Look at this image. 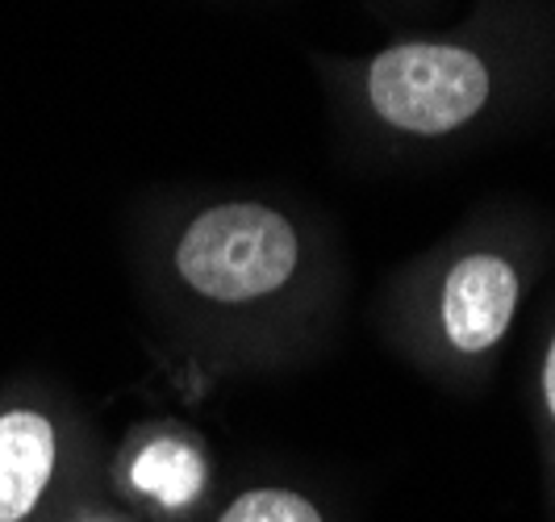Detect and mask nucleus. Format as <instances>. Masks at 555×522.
Instances as JSON below:
<instances>
[{
    "instance_id": "nucleus-1",
    "label": "nucleus",
    "mask_w": 555,
    "mask_h": 522,
    "mask_svg": "<svg viewBox=\"0 0 555 522\" xmlns=\"http://www.w3.org/2000/svg\"><path fill=\"white\" fill-rule=\"evenodd\" d=\"M126 268L151 327L218 372L318 352L343 309L331 230L268 193L146 196L126 221Z\"/></svg>"
},
{
    "instance_id": "nucleus-2",
    "label": "nucleus",
    "mask_w": 555,
    "mask_h": 522,
    "mask_svg": "<svg viewBox=\"0 0 555 522\" xmlns=\"http://www.w3.org/2000/svg\"><path fill=\"white\" fill-rule=\"evenodd\" d=\"M555 47V0H473L447 29L401 34L363 55H313L338 130L380 155L455 147Z\"/></svg>"
},
{
    "instance_id": "nucleus-3",
    "label": "nucleus",
    "mask_w": 555,
    "mask_h": 522,
    "mask_svg": "<svg viewBox=\"0 0 555 522\" xmlns=\"http://www.w3.org/2000/svg\"><path fill=\"white\" fill-rule=\"evenodd\" d=\"M527 280L522 239L498 221H468L385 284L380 327L414 364L460 381L501 352Z\"/></svg>"
},
{
    "instance_id": "nucleus-4",
    "label": "nucleus",
    "mask_w": 555,
    "mask_h": 522,
    "mask_svg": "<svg viewBox=\"0 0 555 522\" xmlns=\"http://www.w3.org/2000/svg\"><path fill=\"white\" fill-rule=\"evenodd\" d=\"M105 476V443L72 385L47 372L0 381V522H63Z\"/></svg>"
},
{
    "instance_id": "nucleus-5",
    "label": "nucleus",
    "mask_w": 555,
    "mask_h": 522,
    "mask_svg": "<svg viewBox=\"0 0 555 522\" xmlns=\"http://www.w3.org/2000/svg\"><path fill=\"white\" fill-rule=\"evenodd\" d=\"M205 447L180 422H139L117 443V451L105 456V485L134 514L176 519L205 494Z\"/></svg>"
},
{
    "instance_id": "nucleus-6",
    "label": "nucleus",
    "mask_w": 555,
    "mask_h": 522,
    "mask_svg": "<svg viewBox=\"0 0 555 522\" xmlns=\"http://www.w3.org/2000/svg\"><path fill=\"white\" fill-rule=\"evenodd\" d=\"M209 522H331L326 510L293 485H250L234 494Z\"/></svg>"
},
{
    "instance_id": "nucleus-7",
    "label": "nucleus",
    "mask_w": 555,
    "mask_h": 522,
    "mask_svg": "<svg viewBox=\"0 0 555 522\" xmlns=\"http://www.w3.org/2000/svg\"><path fill=\"white\" fill-rule=\"evenodd\" d=\"M63 522H142V514H134L130 506H121V501L109 494L105 476H101L88 494H80V501L67 510V519Z\"/></svg>"
},
{
    "instance_id": "nucleus-8",
    "label": "nucleus",
    "mask_w": 555,
    "mask_h": 522,
    "mask_svg": "<svg viewBox=\"0 0 555 522\" xmlns=\"http://www.w3.org/2000/svg\"><path fill=\"white\" fill-rule=\"evenodd\" d=\"M539 406L555 426V327L543 343V356H539Z\"/></svg>"
},
{
    "instance_id": "nucleus-9",
    "label": "nucleus",
    "mask_w": 555,
    "mask_h": 522,
    "mask_svg": "<svg viewBox=\"0 0 555 522\" xmlns=\"http://www.w3.org/2000/svg\"><path fill=\"white\" fill-rule=\"evenodd\" d=\"M372 13H380V17H389V13H410V9H426V4H435V0H363Z\"/></svg>"
}]
</instances>
